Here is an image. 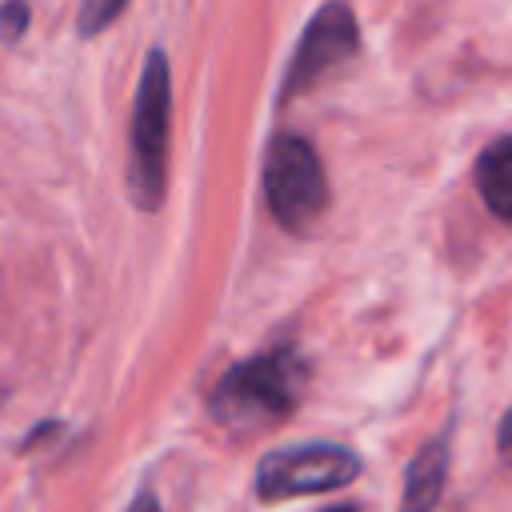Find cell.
<instances>
[{"label": "cell", "mask_w": 512, "mask_h": 512, "mask_svg": "<svg viewBox=\"0 0 512 512\" xmlns=\"http://www.w3.org/2000/svg\"><path fill=\"white\" fill-rule=\"evenodd\" d=\"M304 384H308L304 356L296 348H276L228 368L208 396V412L228 432L256 436L292 416Z\"/></svg>", "instance_id": "obj_1"}, {"label": "cell", "mask_w": 512, "mask_h": 512, "mask_svg": "<svg viewBox=\"0 0 512 512\" xmlns=\"http://www.w3.org/2000/svg\"><path fill=\"white\" fill-rule=\"evenodd\" d=\"M172 76L164 48H152L132 104V156H128V192L140 212H156L164 200L168 176V128H172Z\"/></svg>", "instance_id": "obj_2"}, {"label": "cell", "mask_w": 512, "mask_h": 512, "mask_svg": "<svg viewBox=\"0 0 512 512\" xmlns=\"http://www.w3.org/2000/svg\"><path fill=\"white\" fill-rule=\"evenodd\" d=\"M264 196L276 224L288 232H304L324 216L328 180L316 148L304 136H292V132L272 136L264 156Z\"/></svg>", "instance_id": "obj_3"}, {"label": "cell", "mask_w": 512, "mask_h": 512, "mask_svg": "<svg viewBox=\"0 0 512 512\" xmlns=\"http://www.w3.org/2000/svg\"><path fill=\"white\" fill-rule=\"evenodd\" d=\"M360 476V456L340 444H292L276 448L256 468L260 500H288L308 492H336Z\"/></svg>", "instance_id": "obj_4"}, {"label": "cell", "mask_w": 512, "mask_h": 512, "mask_svg": "<svg viewBox=\"0 0 512 512\" xmlns=\"http://www.w3.org/2000/svg\"><path fill=\"white\" fill-rule=\"evenodd\" d=\"M360 48V28H356V16L348 4H324L312 24L304 28L292 60H288V72H284V84H280V104L292 100L296 92H308L328 68L352 60Z\"/></svg>", "instance_id": "obj_5"}, {"label": "cell", "mask_w": 512, "mask_h": 512, "mask_svg": "<svg viewBox=\"0 0 512 512\" xmlns=\"http://www.w3.org/2000/svg\"><path fill=\"white\" fill-rule=\"evenodd\" d=\"M444 480H448V440H432L424 444L408 472H404V500H400V512H436L440 504V492H444Z\"/></svg>", "instance_id": "obj_6"}, {"label": "cell", "mask_w": 512, "mask_h": 512, "mask_svg": "<svg viewBox=\"0 0 512 512\" xmlns=\"http://www.w3.org/2000/svg\"><path fill=\"white\" fill-rule=\"evenodd\" d=\"M476 188L492 216L512 220V136L488 144L476 160Z\"/></svg>", "instance_id": "obj_7"}, {"label": "cell", "mask_w": 512, "mask_h": 512, "mask_svg": "<svg viewBox=\"0 0 512 512\" xmlns=\"http://www.w3.org/2000/svg\"><path fill=\"white\" fill-rule=\"evenodd\" d=\"M124 4H128V0H80V16H76L80 36H96V32H104V28L120 16Z\"/></svg>", "instance_id": "obj_8"}, {"label": "cell", "mask_w": 512, "mask_h": 512, "mask_svg": "<svg viewBox=\"0 0 512 512\" xmlns=\"http://www.w3.org/2000/svg\"><path fill=\"white\" fill-rule=\"evenodd\" d=\"M28 32V0H4L0 4V40L16 44Z\"/></svg>", "instance_id": "obj_9"}, {"label": "cell", "mask_w": 512, "mask_h": 512, "mask_svg": "<svg viewBox=\"0 0 512 512\" xmlns=\"http://www.w3.org/2000/svg\"><path fill=\"white\" fill-rule=\"evenodd\" d=\"M496 448H500L504 464H512V408H508V412H504V420H500V432H496Z\"/></svg>", "instance_id": "obj_10"}, {"label": "cell", "mask_w": 512, "mask_h": 512, "mask_svg": "<svg viewBox=\"0 0 512 512\" xmlns=\"http://www.w3.org/2000/svg\"><path fill=\"white\" fill-rule=\"evenodd\" d=\"M128 512H160V504H156V496H152V492H140V496L128 504Z\"/></svg>", "instance_id": "obj_11"}, {"label": "cell", "mask_w": 512, "mask_h": 512, "mask_svg": "<svg viewBox=\"0 0 512 512\" xmlns=\"http://www.w3.org/2000/svg\"><path fill=\"white\" fill-rule=\"evenodd\" d=\"M324 512H360L356 504H332V508H324Z\"/></svg>", "instance_id": "obj_12"}]
</instances>
